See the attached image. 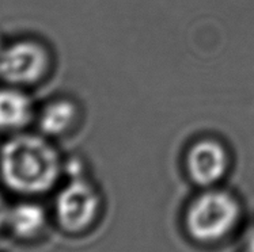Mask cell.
<instances>
[{
	"label": "cell",
	"instance_id": "obj_5",
	"mask_svg": "<svg viewBox=\"0 0 254 252\" xmlns=\"http://www.w3.org/2000/svg\"><path fill=\"white\" fill-rule=\"evenodd\" d=\"M227 167V154L215 141H201L193 147L188 156V170L198 185H212L220 179Z\"/></svg>",
	"mask_w": 254,
	"mask_h": 252
},
{
	"label": "cell",
	"instance_id": "obj_3",
	"mask_svg": "<svg viewBox=\"0 0 254 252\" xmlns=\"http://www.w3.org/2000/svg\"><path fill=\"white\" fill-rule=\"evenodd\" d=\"M47 50L31 41H19L0 53V77L11 84H30L47 72Z\"/></svg>",
	"mask_w": 254,
	"mask_h": 252
},
{
	"label": "cell",
	"instance_id": "obj_11",
	"mask_svg": "<svg viewBox=\"0 0 254 252\" xmlns=\"http://www.w3.org/2000/svg\"><path fill=\"white\" fill-rule=\"evenodd\" d=\"M1 50H3V49H1V42H0V53H1Z\"/></svg>",
	"mask_w": 254,
	"mask_h": 252
},
{
	"label": "cell",
	"instance_id": "obj_8",
	"mask_svg": "<svg viewBox=\"0 0 254 252\" xmlns=\"http://www.w3.org/2000/svg\"><path fill=\"white\" fill-rule=\"evenodd\" d=\"M45 221V214L40 206L21 203L8 210L7 222L19 236H31L40 231Z\"/></svg>",
	"mask_w": 254,
	"mask_h": 252
},
{
	"label": "cell",
	"instance_id": "obj_9",
	"mask_svg": "<svg viewBox=\"0 0 254 252\" xmlns=\"http://www.w3.org/2000/svg\"><path fill=\"white\" fill-rule=\"evenodd\" d=\"M7 216H8V209H7V206H5L3 198L0 197V227H1L4 222H7Z\"/></svg>",
	"mask_w": 254,
	"mask_h": 252
},
{
	"label": "cell",
	"instance_id": "obj_6",
	"mask_svg": "<svg viewBox=\"0 0 254 252\" xmlns=\"http://www.w3.org/2000/svg\"><path fill=\"white\" fill-rule=\"evenodd\" d=\"M31 102L18 90H0V129L14 130L30 121Z\"/></svg>",
	"mask_w": 254,
	"mask_h": 252
},
{
	"label": "cell",
	"instance_id": "obj_1",
	"mask_svg": "<svg viewBox=\"0 0 254 252\" xmlns=\"http://www.w3.org/2000/svg\"><path fill=\"white\" fill-rule=\"evenodd\" d=\"M0 172L10 189L25 194L49 190L60 174L56 150L42 137L19 134L0 151Z\"/></svg>",
	"mask_w": 254,
	"mask_h": 252
},
{
	"label": "cell",
	"instance_id": "obj_7",
	"mask_svg": "<svg viewBox=\"0 0 254 252\" xmlns=\"http://www.w3.org/2000/svg\"><path fill=\"white\" fill-rule=\"evenodd\" d=\"M76 108L68 101H56L44 108L40 117V126L47 134L57 136L64 133L73 124Z\"/></svg>",
	"mask_w": 254,
	"mask_h": 252
},
{
	"label": "cell",
	"instance_id": "obj_2",
	"mask_svg": "<svg viewBox=\"0 0 254 252\" xmlns=\"http://www.w3.org/2000/svg\"><path fill=\"white\" fill-rule=\"evenodd\" d=\"M238 203L222 191L198 197L188 211V229L193 237L209 242L226 235L237 221Z\"/></svg>",
	"mask_w": 254,
	"mask_h": 252
},
{
	"label": "cell",
	"instance_id": "obj_10",
	"mask_svg": "<svg viewBox=\"0 0 254 252\" xmlns=\"http://www.w3.org/2000/svg\"><path fill=\"white\" fill-rule=\"evenodd\" d=\"M248 252H254V229L248 239Z\"/></svg>",
	"mask_w": 254,
	"mask_h": 252
},
{
	"label": "cell",
	"instance_id": "obj_4",
	"mask_svg": "<svg viewBox=\"0 0 254 252\" xmlns=\"http://www.w3.org/2000/svg\"><path fill=\"white\" fill-rule=\"evenodd\" d=\"M98 209V197L83 180H73L60 193L56 202L57 218L68 231H80L93 221Z\"/></svg>",
	"mask_w": 254,
	"mask_h": 252
}]
</instances>
